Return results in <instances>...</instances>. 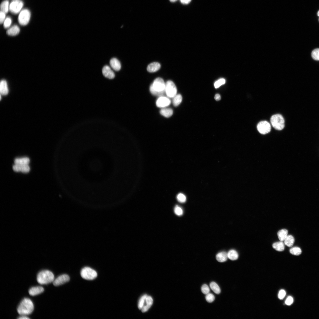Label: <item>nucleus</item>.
<instances>
[{
    "instance_id": "f257e3e1",
    "label": "nucleus",
    "mask_w": 319,
    "mask_h": 319,
    "mask_svg": "<svg viewBox=\"0 0 319 319\" xmlns=\"http://www.w3.org/2000/svg\"><path fill=\"white\" fill-rule=\"evenodd\" d=\"M166 83L163 79L158 78L156 79L151 85L150 90L153 95L160 97L166 94Z\"/></svg>"
},
{
    "instance_id": "f03ea898",
    "label": "nucleus",
    "mask_w": 319,
    "mask_h": 319,
    "mask_svg": "<svg viewBox=\"0 0 319 319\" xmlns=\"http://www.w3.org/2000/svg\"><path fill=\"white\" fill-rule=\"evenodd\" d=\"M34 310V305L32 301L25 298L21 302L17 308V311L21 315H25L31 314Z\"/></svg>"
},
{
    "instance_id": "7ed1b4c3",
    "label": "nucleus",
    "mask_w": 319,
    "mask_h": 319,
    "mask_svg": "<svg viewBox=\"0 0 319 319\" xmlns=\"http://www.w3.org/2000/svg\"><path fill=\"white\" fill-rule=\"evenodd\" d=\"M53 273L48 270H44L38 274L37 280L38 282L41 285H46L53 282L54 280Z\"/></svg>"
},
{
    "instance_id": "20e7f679",
    "label": "nucleus",
    "mask_w": 319,
    "mask_h": 319,
    "mask_svg": "<svg viewBox=\"0 0 319 319\" xmlns=\"http://www.w3.org/2000/svg\"><path fill=\"white\" fill-rule=\"evenodd\" d=\"M271 123L275 129L280 131L285 127V120L283 116L280 114H277L273 115L271 118Z\"/></svg>"
},
{
    "instance_id": "39448f33",
    "label": "nucleus",
    "mask_w": 319,
    "mask_h": 319,
    "mask_svg": "<svg viewBox=\"0 0 319 319\" xmlns=\"http://www.w3.org/2000/svg\"><path fill=\"white\" fill-rule=\"evenodd\" d=\"M81 274L83 279L87 280H93L97 277L96 272L88 267H86L82 269L81 271Z\"/></svg>"
},
{
    "instance_id": "423d86ee",
    "label": "nucleus",
    "mask_w": 319,
    "mask_h": 319,
    "mask_svg": "<svg viewBox=\"0 0 319 319\" xmlns=\"http://www.w3.org/2000/svg\"><path fill=\"white\" fill-rule=\"evenodd\" d=\"M166 94L169 98H173L176 94L177 89L174 83L171 81L166 83Z\"/></svg>"
},
{
    "instance_id": "0eeeda50",
    "label": "nucleus",
    "mask_w": 319,
    "mask_h": 319,
    "mask_svg": "<svg viewBox=\"0 0 319 319\" xmlns=\"http://www.w3.org/2000/svg\"><path fill=\"white\" fill-rule=\"evenodd\" d=\"M31 13L27 9L22 10L20 13L18 18L19 23L22 26H26L29 22Z\"/></svg>"
},
{
    "instance_id": "6e6552de",
    "label": "nucleus",
    "mask_w": 319,
    "mask_h": 319,
    "mask_svg": "<svg viewBox=\"0 0 319 319\" xmlns=\"http://www.w3.org/2000/svg\"><path fill=\"white\" fill-rule=\"evenodd\" d=\"M24 5L23 2L19 0H15L9 5V10L14 14H18L21 11Z\"/></svg>"
},
{
    "instance_id": "1a4fd4ad",
    "label": "nucleus",
    "mask_w": 319,
    "mask_h": 319,
    "mask_svg": "<svg viewBox=\"0 0 319 319\" xmlns=\"http://www.w3.org/2000/svg\"><path fill=\"white\" fill-rule=\"evenodd\" d=\"M257 128L258 131L260 133L262 134H266L270 131L271 126L268 122L263 121L260 122L258 124Z\"/></svg>"
},
{
    "instance_id": "9d476101",
    "label": "nucleus",
    "mask_w": 319,
    "mask_h": 319,
    "mask_svg": "<svg viewBox=\"0 0 319 319\" xmlns=\"http://www.w3.org/2000/svg\"><path fill=\"white\" fill-rule=\"evenodd\" d=\"M171 103V101L168 97L162 96L159 97L156 102L157 106L160 108H166Z\"/></svg>"
},
{
    "instance_id": "9b49d317",
    "label": "nucleus",
    "mask_w": 319,
    "mask_h": 319,
    "mask_svg": "<svg viewBox=\"0 0 319 319\" xmlns=\"http://www.w3.org/2000/svg\"><path fill=\"white\" fill-rule=\"evenodd\" d=\"M70 280L69 276L67 274L61 275L54 280L53 282V285L57 286L62 285L69 282Z\"/></svg>"
},
{
    "instance_id": "f8f14e48",
    "label": "nucleus",
    "mask_w": 319,
    "mask_h": 319,
    "mask_svg": "<svg viewBox=\"0 0 319 319\" xmlns=\"http://www.w3.org/2000/svg\"><path fill=\"white\" fill-rule=\"evenodd\" d=\"M13 169L16 172H21L23 173H27L30 170V167L28 165H19L15 164L13 166Z\"/></svg>"
},
{
    "instance_id": "ddd939ff",
    "label": "nucleus",
    "mask_w": 319,
    "mask_h": 319,
    "mask_svg": "<svg viewBox=\"0 0 319 319\" xmlns=\"http://www.w3.org/2000/svg\"><path fill=\"white\" fill-rule=\"evenodd\" d=\"M102 73L104 77L109 79H112L115 77L114 73L108 66L103 67L102 69Z\"/></svg>"
},
{
    "instance_id": "4468645a",
    "label": "nucleus",
    "mask_w": 319,
    "mask_h": 319,
    "mask_svg": "<svg viewBox=\"0 0 319 319\" xmlns=\"http://www.w3.org/2000/svg\"><path fill=\"white\" fill-rule=\"evenodd\" d=\"M161 67L160 64L157 62L151 63L147 68L148 71L150 73H154L158 71Z\"/></svg>"
},
{
    "instance_id": "2eb2a0df",
    "label": "nucleus",
    "mask_w": 319,
    "mask_h": 319,
    "mask_svg": "<svg viewBox=\"0 0 319 319\" xmlns=\"http://www.w3.org/2000/svg\"><path fill=\"white\" fill-rule=\"evenodd\" d=\"M110 63L111 68L115 71H118L120 70L121 68V63L117 59L112 58L110 61Z\"/></svg>"
},
{
    "instance_id": "dca6fc26",
    "label": "nucleus",
    "mask_w": 319,
    "mask_h": 319,
    "mask_svg": "<svg viewBox=\"0 0 319 319\" xmlns=\"http://www.w3.org/2000/svg\"><path fill=\"white\" fill-rule=\"evenodd\" d=\"M44 291V288L41 286L33 287L31 288L29 290V294L34 296L39 294Z\"/></svg>"
},
{
    "instance_id": "f3484780",
    "label": "nucleus",
    "mask_w": 319,
    "mask_h": 319,
    "mask_svg": "<svg viewBox=\"0 0 319 319\" xmlns=\"http://www.w3.org/2000/svg\"><path fill=\"white\" fill-rule=\"evenodd\" d=\"M153 303V300L152 297L147 296L144 305L141 309L142 312L144 313L147 311L151 307Z\"/></svg>"
},
{
    "instance_id": "a211bd4d",
    "label": "nucleus",
    "mask_w": 319,
    "mask_h": 319,
    "mask_svg": "<svg viewBox=\"0 0 319 319\" xmlns=\"http://www.w3.org/2000/svg\"><path fill=\"white\" fill-rule=\"evenodd\" d=\"M0 91L1 94L3 95H6L8 94L9 90L7 83L6 80H3L1 81L0 84Z\"/></svg>"
},
{
    "instance_id": "6ab92c4d",
    "label": "nucleus",
    "mask_w": 319,
    "mask_h": 319,
    "mask_svg": "<svg viewBox=\"0 0 319 319\" xmlns=\"http://www.w3.org/2000/svg\"><path fill=\"white\" fill-rule=\"evenodd\" d=\"M228 253L222 251L218 253L216 256V259L219 262L223 263L226 262L228 258Z\"/></svg>"
},
{
    "instance_id": "aec40b11",
    "label": "nucleus",
    "mask_w": 319,
    "mask_h": 319,
    "mask_svg": "<svg viewBox=\"0 0 319 319\" xmlns=\"http://www.w3.org/2000/svg\"><path fill=\"white\" fill-rule=\"evenodd\" d=\"M20 31L19 28L17 25H14L7 30V34L9 36H15L18 34Z\"/></svg>"
},
{
    "instance_id": "412c9836",
    "label": "nucleus",
    "mask_w": 319,
    "mask_h": 319,
    "mask_svg": "<svg viewBox=\"0 0 319 319\" xmlns=\"http://www.w3.org/2000/svg\"><path fill=\"white\" fill-rule=\"evenodd\" d=\"M160 113L165 117L169 118L172 116L173 111L172 109L166 107L162 108L160 111Z\"/></svg>"
},
{
    "instance_id": "4be33fe9",
    "label": "nucleus",
    "mask_w": 319,
    "mask_h": 319,
    "mask_svg": "<svg viewBox=\"0 0 319 319\" xmlns=\"http://www.w3.org/2000/svg\"><path fill=\"white\" fill-rule=\"evenodd\" d=\"M14 162L15 164L19 165H28L30 163V160L27 157L17 158L15 160Z\"/></svg>"
},
{
    "instance_id": "5701e85b",
    "label": "nucleus",
    "mask_w": 319,
    "mask_h": 319,
    "mask_svg": "<svg viewBox=\"0 0 319 319\" xmlns=\"http://www.w3.org/2000/svg\"><path fill=\"white\" fill-rule=\"evenodd\" d=\"M288 231L286 229H283L279 231L278 233V238L280 241H284L288 236Z\"/></svg>"
},
{
    "instance_id": "b1692460",
    "label": "nucleus",
    "mask_w": 319,
    "mask_h": 319,
    "mask_svg": "<svg viewBox=\"0 0 319 319\" xmlns=\"http://www.w3.org/2000/svg\"><path fill=\"white\" fill-rule=\"evenodd\" d=\"M283 241H280L274 243L273 245V248L278 251H282L284 250L285 245Z\"/></svg>"
},
{
    "instance_id": "393cba45",
    "label": "nucleus",
    "mask_w": 319,
    "mask_h": 319,
    "mask_svg": "<svg viewBox=\"0 0 319 319\" xmlns=\"http://www.w3.org/2000/svg\"><path fill=\"white\" fill-rule=\"evenodd\" d=\"M228 258L231 260H236L238 258V252L235 250H231L228 253Z\"/></svg>"
},
{
    "instance_id": "a878e982",
    "label": "nucleus",
    "mask_w": 319,
    "mask_h": 319,
    "mask_svg": "<svg viewBox=\"0 0 319 319\" xmlns=\"http://www.w3.org/2000/svg\"><path fill=\"white\" fill-rule=\"evenodd\" d=\"M1 11H2L5 14L8 13L9 10V1L7 0H5L3 1L1 5Z\"/></svg>"
},
{
    "instance_id": "bb28decb",
    "label": "nucleus",
    "mask_w": 319,
    "mask_h": 319,
    "mask_svg": "<svg viewBox=\"0 0 319 319\" xmlns=\"http://www.w3.org/2000/svg\"><path fill=\"white\" fill-rule=\"evenodd\" d=\"M284 244L288 247H292L295 242V239L291 235H288L284 241Z\"/></svg>"
},
{
    "instance_id": "cd10ccee",
    "label": "nucleus",
    "mask_w": 319,
    "mask_h": 319,
    "mask_svg": "<svg viewBox=\"0 0 319 319\" xmlns=\"http://www.w3.org/2000/svg\"><path fill=\"white\" fill-rule=\"evenodd\" d=\"M182 100V98L181 95L180 94H176L173 98V104L175 106H177L181 103Z\"/></svg>"
},
{
    "instance_id": "c85d7f7f",
    "label": "nucleus",
    "mask_w": 319,
    "mask_h": 319,
    "mask_svg": "<svg viewBox=\"0 0 319 319\" xmlns=\"http://www.w3.org/2000/svg\"><path fill=\"white\" fill-rule=\"evenodd\" d=\"M210 287L212 290L216 294H219L221 292L220 288L218 285L215 282H212L210 284Z\"/></svg>"
},
{
    "instance_id": "c756f323",
    "label": "nucleus",
    "mask_w": 319,
    "mask_h": 319,
    "mask_svg": "<svg viewBox=\"0 0 319 319\" xmlns=\"http://www.w3.org/2000/svg\"><path fill=\"white\" fill-rule=\"evenodd\" d=\"M290 253L296 256H298L302 253L301 249L299 247H295L291 248L290 250Z\"/></svg>"
},
{
    "instance_id": "7c9ffc66",
    "label": "nucleus",
    "mask_w": 319,
    "mask_h": 319,
    "mask_svg": "<svg viewBox=\"0 0 319 319\" xmlns=\"http://www.w3.org/2000/svg\"><path fill=\"white\" fill-rule=\"evenodd\" d=\"M147 296V295H144L140 299L138 304V307L139 309L141 310L144 306L146 299Z\"/></svg>"
},
{
    "instance_id": "2f4dec72",
    "label": "nucleus",
    "mask_w": 319,
    "mask_h": 319,
    "mask_svg": "<svg viewBox=\"0 0 319 319\" xmlns=\"http://www.w3.org/2000/svg\"><path fill=\"white\" fill-rule=\"evenodd\" d=\"M311 56L314 60L319 61V49L314 50L312 52Z\"/></svg>"
},
{
    "instance_id": "473e14b6",
    "label": "nucleus",
    "mask_w": 319,
    "mask_h": 319,
    "mask_svg": "<svg viewBox=\"0 0 319 319\" xmlns=\"http://www.w3.org/2000/svg\"><path fill=\"white\" fill-rule=\"evenodd\" d=\"M178 201L180 203H183L186 202V196L183 194L180 193L177 196Z\"/></svg>"
},
{
    "instance_id": "72a5a7b5",
    "label": "nucleus",
    "mask_w": 319,
    "mask_h": 319,
    "mask_svg": "<svg viewBox=\"0 0 319 319\" xmlns=\"http://www.w3.org/2000/svg\"><path fill=\"white\" fill-rule=\"evenodd\" d=\"M174 213L177 216H181L183 215V211L182 209L180 207L176 206L174 209Z\"/></svg>"
},
{
    "instance_id": "f704fd0d",
    "label": "nucleus",
    "mask_w": 319,
    "mask_h": 319,
    "mask_svg": "<svg viewBox=\"0 0 319 319\" xmlns=\"http://www.w3.org/2000/svg\"><path fill=\"white\" fill-rule=\"evenodd\" d=\"M215 297L212 294L209 293L206 295V298L207 301L209 303L213 302L215 300Z\"/></svg>"
},
{
    "instance_id": "c9c22d12",
    "label": "nucleus",
    "mask_w": 319,
    "mask_h": 319,
    "mask_svg": "<svg viewBox=\"0 0 319 319\" xmlns=\"http://www.w3.org/2000/svg\"><path fill=\"white\" fill-rule=\"evenodd\" d=\"M226 81L223 79H221L216 81L214 83V86L216 88H219L221 86L225 84Z\"/></svg>"
},
{
    "instance_id": "e433bc0d",
    "label": "nucleus",
    "mask_w": 319,
    "mask_h": 319,
    "mask_svg": "<svg viewBox=\"0 0 319 319\" xmlns=\"http://www.w3.org/2000/svg\"><path fill=\"white\" fill-rule=\"evenodd\" d=\"M12 23L11 19L9 17L6 18L4 23V26L5 28L7 29L10 27Z\"/></svg>"
},
{
    "instance_id": "4c0bfd02",
    "label": "nucleus",
    "mask_w": 319,
    "mask_h": 319,
    "mask_svg": "<svg viewBox=\"0 0 319 319\" xmlns=\"http://www.w3.org/2000/svg\"><path fill=\"white\" fill-rule=\"evenodd\" d=\"M201 290L204 294L206 295L210 293V290L209 286L205 284L202 286Z\"/></svg>"
},
{
    "instance_id": "58836bf2",
    "label": "nucleus",
    "mask_w": 319,
    "mask_h": 319,
    "mask_svg": "<svg viewBox=\"0 0 319 319\" xmlns=\"http://www.w3.org/2000/svg\"><path fill=\"white\" fill-rule=\"evenodd\" d=\"M286 295V292L284 290H280L278 294V298L280 300H283L285 297Z\"/></svg>"
},
{
    "instance_id": "ea45409f",
    "label": "nucleus",
    "mask_w": 319,
    "mask_h": 319,
    "mask_svg": "<svg viewBox=\"0 0 319 319\" xmlns=\"http://www.w3.org/2000/svg\"><path fill=\"white\" fill-rule=\"evenodd\" d=\"M293 302V298L291 296H289L287 297L285 301V304L288 305H291Z\"/></svg>"
},
{
    "instance_id": "a19ab883",
    "label": "nucleus",
    "mask_w": 319,
    "mask_h": 319,
    "mask_svg": "<svg viewBox=\"0 0 319 319\" xmlns=\"http://www.w3.org/2000/svg\"><path fill=\"white\" fill-rule=\"evenodd\" d=\"M6 14L1 11V12H0V17H1V18H0V23H1V24L4 23L6 19Z\"/></svg>"
},
{
    "instance_id": "79ce46f5",
    "label": "nucleus",
    "mask_w": 319,
    "mask_h": 319,
    "mask_svg": "<svg viewBox=\"0 0 319 319\" xmlns=\"http://www.w3.org/2000/svg\"><path fill=\"white\" fill-rule=\"evenodd\" d=\"M181 2L184 4H187L189 3L191 0H180Z\"/></svg>"
},
{
    "instance_id": "37998d69",
    "label": "nucleus",
    "mask_w": 319,
    "mask_h": 319,
    "mask_svg": "<svg viewBox=\"0 0 319 319\" xmlns=\"http://www.w3.org/2000/svg\"><path fill=\"white\" fill-rule=\"evenodd\" d=\"M215 100L217 101H219L221 99V97L220 95L218 94H216L215 97Z\"/></svg>"
},
{
    "instance_id": "c03bdc74",
    "label": "nucleus",
    "mask_w": 319,
    "mask_h": 319,
    "mask_svg": "<svg viewBox=\"0 0 319 319\" xmlns=\"http://www.w3.org/2000/svg\"><path fill=\"white\" fill-rule=\"evenodd\" d=\"M18 318L19 319H30V318H29V317H26L25 316H23L21 317H20V318Z\"/></svg>"
},
{
    "instance_id": "a18cd8bd",
    "label": "nucleus",
    "mask_w": 319,
    "mask_h": 319,
    "mask_svg": "<svg viewBox=\"0 0 319 319\" xmlns=\"http://www.w3.org/2000/svg\"><path fill=\"white\" fill-rule=\"evenodd\" d=\"M177 1V0H170V1L172 2H174Z\"/></svg>"
},
{
    "instance_id": "49530a36",
    "label": "nucleus",
    "mask_w": 319,
    "mask_h": 319,
    "mask_svg": "<svg viewBox=\"0 0 319 319\" xmlns=\"http://www.w3.org/2000/svg\"><path fill=\"white\" fill-rule=\"evenodd\" d=\"M317 15H318V17H319V11H318V13H317Z\"/></svg>"
},
{
    "instance_id": "de8ad7c7",
    "label": "nucleus",
    "mask_w": 319,
    "mask_h": 319,
    "mask_svg": "<svg viewBox=\"0 0 319 319\" xmlns=\"http://www.w3.org/2000/svg\"></svg>"
}]
</instances>
